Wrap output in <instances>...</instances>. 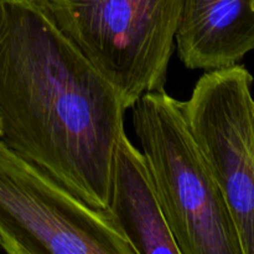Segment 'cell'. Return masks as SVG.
<instances>
[{"instance_id": "1", "label": "cell", "mask_w": 254, "mask_h": 254, "mask_svg": "<svg viewBox=\"0 0 254 254\" xmlns=\"http://www.w3.org/2000/svg\"><path fill=\"white\" fill-rule=\"evenodd\" d=\"M126 111L36 0H0V139L9 148L108 210Z\"/></svg>"}, {"instance_id": "2", "label": "cell", "mask_w": 254, "mask_h": 254, "mask_svg": "<svg viewBox=\"0 0 254 254\" xmlns=\"http://www.w3.org/2000/svg\"><path fill=\"white\" fill-rule=\"evenodd\" d=\"M133 127L180 254H243L235 221L198 149L183 102L165 89L144 93Z\"/></svg>"}, {"instance_id": "3", "label": "cell", "mask_w": 254, "mask_h": 254, "mask_svg": "<svg viewBox=\"0 0 254 254\" xmlns=\"http://www.w3.org/2000/svg\"><path fill=\"white\" fill-rule=\"evenodd\" d=\"M126 109L168 79L184 0H36Z\"/></svg>"}, {"instance_id": "4", "label": "cell", "mask_w": 254, "mask_h": 254, "mask_svg": "<svg viewBox=\"0 0 254 254\" xmlns=\"http://www.w3.org/2000/svg\"><path fill=\"white\" fill-rule=\"evenodd\" d=\"M0 246L7 254H135L108 210L87 205L1 139Z\"/></svg>"}, {"instance_id": "5", "label": "cell", "mask_w": 254, "mask_h": 254, "mask_svg": "<svg viewBox=\"0 0 254 254\" xmlns=\"http://www.w3.org/2000/svg\"><path fill=\"white\" fill-rule=\"evenodd\" d=\"M253 76L240 64L206 71L183 102L189 129L235 221L243 254H254Z\"/></svg>"}, {"instance_id": "6", "label": "cell", "mask_w": 254, "mask_h": 254, "mask_svg": "<svg viewBox=\"0 0 254 254\" xmlns=\"http://www.w3.org/2000/svg\"><path fill=\"white\" fill-rule=\"evenodd\" d=\"M175 46L186 68L237 64L254 50V0H184Z\"/></svg>"}, {"instance_id": "7", "label": "cell", "mask_w": 254, "mask_h": 254, "mask_svg": "<svg viewBox=\"0 0 254 254\" xmlns=\"http://www.w3.org/2000/svg\"><path fill=\"white\" fill-rule=\"evenodd\" d=\"M108 211L135 254H180L145 158L126 131L114 150Z\"/></svg>"}, {"instance_id": "8", "label": "cell", "mask_w": 254, "mask_h": 254, "mask_svg": "<svg viewBox=\"0 0 254 254\" xmlns=\"http://www.w3.org/2000/svg\"><path fill=\"white\" fill-rule=\"evenodd\" d=\"M0 138H1V124H0Z\"/></svg>"}, {"instance_id": "9", "label": "cell", "mask_w": 254, "mask_h": 254, "mask_svg": "<svg viewBox=\"0 0 254 254\" xmlns=\"http://www.w3.org/2000/svg\"><path fill=\"white\" fill-rule=\"evenodd\" d=\"M0 252H2V251H1V246H0Z\"/></svg>"}]
</instances>
